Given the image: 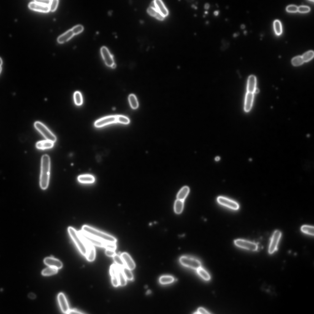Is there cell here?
I'll list each match as a JSON object with an SVG mask.
<instances>
[{"label": "cell", "instance_id": "obj_1", "mask_svg": "<svg viewBox=\"0 0 314 314\" xmlns=\"http://www.w3.org/2000/svg\"><path fill=\"white\" fill-rule=\"evenodd\" d=\"M51 161L49 156L47 154L43 156L41 162V170L40 176V184L43 190L47 189L50 181Z\"/></svg>", "mask_w": 314, "mask_h": 314}, {"label": "cell", "instance_id": "obj_2", "mask_svg": "<svg viewBox=\"0 0 314 314\" xmlns=\"http://www.w3.org/2000/svg\"><path fill=\"white\" fill-rule=\"evenodd\" d=\"M82 230L86 233L106 242L116 243L117 239L113 236L88 225H84Z\"/></svg>", "mask_w": 314, "mask_h": 314}, {"label": "cell", "instance_id": "obj_3", "mask_svg": "<svg viewBox=\"0 0 314 314\" xmlns=\"http://www.w3.org/2000/svg\"><path fill=\"white\" fill-rule=\"evenodd\" d=\"M68 231L72 240L76 245L80 253L86 256L88 251V248L86 243L77 231L72 227H69Z\"/></svg>", "mask_w": 314, "mask_h": 314}, {"label": "cell", "instance_id": "obj_4", "mask_svg": "<svg viewBox=\"0 0 314 314\" xmlns=\"http://www.w3.org/2000/svg\"><path fill=\"white\" fill-rule=\"evenodd\" d=\"M34 126L35 128L46 139L54 143L56 142V136L45 125L39 121L35 122Z\"/></svg>", "mask_w": 314, "mask_h": 314}, {"label": "cell", "instance_id": "obj_5", "mask_svg": "<svg viewBox=\"0 0 314 314\" xmlns=\"http://www.w3.org/2000/svg\"><path fill=\"white\" fill-rule=\"evenodd\" d=\"M79 233L86 244H89L98 247L104 248L106 242L85 233L82 230H80Z\"/></svg>", "mask_w": 314, "mask_h": 314}, {"label": "cell", "instance_id": "obj_6", "mask_svg": "<svg viewBox=\"0 0 314 314\" xmlns=\"http://www.w3.org/2000/svg\"><path fill=\"white\" fill-rule=\"evenodd\" d=\"M180 262L184 266L197 270L201 267L200 262L196 259L187 256H182L179 259Z\"/></svg>", "mask_w": 314, "mask_h": 314}, {"label": "cell", "instance_id": "obj_7", "mask_svg": "<svg viewBox=\"0 0 314 314\" xmlns=\"http://www.w3.org/2000/svg\"><path fill=\"white\" fill-rule=\"evenodd\" d=\"M282 235V232L279 230H276L273 232L271 238L269 248V253L270 254H272L277 251L278 243Z\"/></svg>", "mask_w": 314, "mask_h": 314}, {"label": "cell", "instance_id": "obj_8", "mask_svg": "<svg viewBox=\"0 0 314 314\" xmlns=\"http://www.w3.org/2000/svg\"><path fill=\"white\" fill-rule=\"evenodd\" d=\"M234 243L235 245L237 247L249 251H256L258 249L257 243L247 240L238 239L235 240Z\"/></svg>", "mask_w": 314, "mask_h": 314}, {"label": "cell", "instance_id": "obj_9", "mask_svg": "<svg viewBox=\"0 0 314 314\" xmlns=\"http://www.w3.org/2000/svg\"><path fill=\"white\" fill-rule=\"evenodd\" d=\"M217 200L220 204L232 210H237L239 209V205L237 202L225 197L219 196L218 197Z\"/></svg>", "mask_w": 314, "mask_h": 314}, {"label": "cell", "instance_id": "obj_10", "mask_svg": "<svg viewBox=\"0 0 314 314\" xmlns=\"http://www.w3.org/2000/svg\"><path fill=\"white\" fill-rule=\"evenodd\" d=\"M117 123L116 115L106 116L97 120L94 125L96 127L101 128L106 126Z\"/></svg>", "mask_w": 314, "mask_h": 314}, {"label": "cell", "instance_id": "obj_11", "mask_svg": "<svg viewBox=\"0 0 314 314\" xmlns=\"http://www.w3.org/2000/svg\"><path fill=\"white\" fill-rule=\"evenodd\" d=\"M101 53L106 65L108 67H112L115 63L113 57L108 49L104 46L101 49Z\"/></svg>", "mask_w": 314, "mask_h": 314}, {"label": "cell", "instance_id": "obj_12", "mask_svg": "<svg viewBox=\"0 0 314 314\" xmlns=\"http://www.w3.org/2000/svg\"><path fill=\"white\" fill-rule=\"evenodd\" d=\"M150 7H154L162 15L165 17L168 15V11L163 2L160 0H155L151 3Z\"/></svg>", "mask_w": 314, "mask_h": 314}, {"label": "cell", "instance_id": "obj_13", "mask_svg": "<svg viewBox=\"0 0 314 314\" xmlns=\"http://www.w3.org/2000/svg\"><path fill=\"white\" fill-rule=\"evenodd\" d=\"M31 9L44 13H47L50 10L49 6L39 3L35 1L30 2L28 5Z\"/></svg>", "mask_w": 314, "mask_h": 314}, {"label": "cell", "instance_id": "obj_14", "mask_svg": "<svg viewBox=\"0 0 314 314\" xmlns=\"http://www.w3.org/2000/svg\"><path fill=\"white\" fill-rule=\"evenodd\" d=\"M59 301L61 309L64 313H68L70 309L68 302L64 294L60 293L58 296Z\"/></svg>", "mask_w": 314, "mask_h": 314}, {"label": "cell", "instance_id": "obj_15", "mask_svg": "<svg viewBox=\"0 0 314 314\" xmlns=\"http://www.w3.org/2000/svg\"><path fill=\"white\" fill-rule=\"evenodd\" d=\"M121 256L126 267L131 270L135 269L136 265L135 262L128 254L124 253L121 254Z\"/></svg>", "mask_w": 314, "mask_h": 314}, {"label": "cell", "instance_id": "obj_16", "mask_svg": "<svg viewBox=\"0 0 314 314\" xmlns=\"http://www.w3.org/2000/svg\"><path fill=\"white\" fill-rule=\"evenodd\" d=\"M45 264L50 267L59 269L62 268L63 264L59 260L53 257H47L44 260Z\"/></svg>", "mask_w": 314, "mask_h": 314}, {"label": "cell", "instance_id": "obj_17", "mask_svg": "<svg viewBox=\"0 0 314 314\" xmlns=\"http://www.w3.org/2000/svg\"><path fill=\"white\" fill-rule=\"evenodd\" d=\"M254 98V94L247 92L245 98L244 110L246 112H248L251 109Z\"/></svg>", "mask_w": 314, "mask_h": 314}, {"label": "cell", "instance_id": "obj_18", "mask_svg": "<svg viewBox=\"0 0 314 314\" xmlns=\"http://www.w3.org/2000/svg\"><path fill=\"white\" fill-rule=\"evenodd\" d=\"M54 143L48 140L40 141L36 143V147L39 149L43 150L49 149L54 147Z\"/></svg>", "mask_w": 314, "mask_h": 314}, {"label": "cell", "instance_id": "obj_19", "mask_svg": "<svg viewBox=\"0 0 314 314\" xmlns=\"http://www.w3.org/2000/svg\"><path fill=\"white\" fill-rule=\"evenodd\" d=\"M257 79L253 75L250 76L248 79L247 90V92L254 94L256 89Z\"/></svg>", "mask_w": 314, "mask_h": 314}, {"label": "cell", "instance_id": "obj_20", "mask_svg": "<svg viewBox=\"0 0 314 314\" xmlns=\"http://www.w3.org/2000/svg\"><path fill=\"white\" fill-rule=\"evenodd\" d=\"M74 35L72 30H70L58 37L57 41L61 44L65 43L71 39Z\"/></svg>", "mask_w": 314, "mask_h": 314}, {"label": "cell", "instance_id": "obj_21", "mask_svg": "<svg viewBox=\"0 0 314 314\" xmlns=\"http://www.w3.org/2000/svg\"><path fill=\"white\" fill-rule=\"evenodd\" d=\"M86 244L88 248V251L85 257L88 261L92 262L95 260L96 257L95 248L94 246L89 244Z\"/></svg>", "mask_w": 314, "mask_h": 314}, {"label": "cell", "instance_id": "obj_22", "mask_svg": "<svg viewBox=\"0 0 314 314\" xmlns=\"http://www.w3.org/2000/svg\"><path fill=\"white\" fill-rule=\"evenodd\" d=\"M147 13L151 16L160 21L163 20L165 18L159 13L154 7L150 6L147 9Z\"/></svg>", "mask_w": 314, "mask_h": 314}, {"label": "cell", "instance_id": "obj_23", "mask_svg": "<svg viewBox=\"0 0 314 314\" xmlns=\"http://www.w3.org/2000/svg\"><path fill=\"white\" fill-rule=\"evenodd\" d=\"M78 181L81 183L92 184L95 181L94 177L89 175H81L78 178Z\"/></svg>", "mask_w": 314, "mask_h": 314}, {"label": "cell", "instance_id": "obj_24", "mask_svg": "<svg viewBox=\"0 0 314 314\" xmlns=\"http://www.w3.org/2000/svg\"><path fill=\"white\" fill-rule=\"evenodd\" d=\"M189 191L188 187L185 186L183 188L178 194L177 199L184 201L188 195Z\"/></svg>", "mask_w": 314, "mask_h": 314}, {"label": "cell", "instance_id": "obj_25", "mask_svg": "<svg viewBox=\"0 0 314 314\" xmlns=\"http://www.w3.org/2000/svg\"><path fill=\"white\" fill-rule=\"evenodd\" d=\"M301 230L302 232L305 234L314 236L313 226L307 225H303L301 227Z\"/></svg>", "mask_w": 314, "mask_h": 314}, {"label": "cell", "instance_id": "obj_26", "mask_svg": "<svg viewBox=\"0 0 314 314\" xmlns=\"http://www.w3.org/2000/svg\"><path fill=\"white\" fill-rule=\"evenodd\" d=\"M184 207V201L177 199L176 200L174 205V210L177 214L181 213L183 210Z\"/></svg>", "mask_w": 314, "mask_h": 314}, {"label": "cell", "instance_id": "obj_27", "mask_svg": "<svg viewBox=\"0 0 314 314\" xmlns=\"http://www.w3.org/2000/svg\"><path fill=\"white\" fill-rule=\"evenodd\" d=\"M74 99L75 104L77 106H80L83 103L82 94L79 91H75L74 94Z\"/></svg>", "mask_w": 314, "mask_h": 314}, {"label": "cell", "instance_id": "obj_28", "mask_svg": "<svg viewBox=\"0 0 314 314\" xmlns=\"http://www.w3.org/2000/svg\"><path fill=\"white\" fill-rule=\"evenodd\" d=\"M174 281L173 277L170 276H164L159 279V282L162 284H167L172 283Z\"/></svg>", "mask_w": 314, "mask_h": 314}, {"label": "cell", "instance_id": "obj_29", "mask_svg": "<svg viewBox=\"0 0 314 314\" xmlns=\"http://www.w3.org/2000/svg\"><path fill=\"white\" fill-rule=\"evenodd\" d=\"M129 101L131 107L134 109H137L138 107V103L135 95L132 94L129 96Z\"/></svg>", "mask_w": 314, "mask_h": 314}, {"label": "cell", "instance_id": "obj_30", "mask_svg": "<svg viewBox=\"0 0 314 314\" xmlns=\"http://www.w3.org/2000/svg\"><path fill=\"white\" fill-rule=\"evenodd\" d=\"M121 269L127 280L130 281H132L133 280V276L131 270L128 268L126 266L124 267Z\"/></svg>", "mask_w": 314, "mask_h": 314}, {"label": "cell", "instance_id": "obj_31", "mask_svg": "<svg viewBox=\"0 0 314 314\" xmlns=\"http://www.w3.org/2000/svg\"><path fill=\"white\" fill-rule=\"evenodd\" d=\"M197 270L199 275L204 280L208 281L210 280L211 276L205 270L201 268V267Z\"/></svg>", "mask_w": 314, "mask_h": 314}, {"label": "cell", "instance_id": "obj_32", "mask_svg": "<svg viewBox=\"0 0 314 314\" xmlns=\"http://www.w3.org/2000/svg\"><path fill=\"white\" fill-rule=\"evenodd\" d=\"M58 269L50 267L44 269L42 272V274L44 276H49L55 274L57 273Z\"/></svg>", "mask_w": 314, "mask_h": 314}, {"label": "cell", "instance_id": "obj_33", "mask_svg": "<svg viewBox=\"0 0 314 314\" xmlns=\"http://www.w3.org/2000/svg\"><path fill=\"white\" fill-rule=\"evenodd\" d=\"M114 262L120 268H123L125 267L124 262L121 256L117 254H115L113 257Z\"/></svg>", "mask_w": 314, "mask_h": 314}, {"label": "cell", "instance_id": "obj_34", "mask_svg": "<svg viewBox=\"0 0 314 314\" xmlns=\"http://www.w3.org/2000/svg\"><path fill=\"white\" fill-rule=\"evenodd\" d=\"M118 277L119 285L121 286H124L126 285L127 283V279L122 271L121 268H120L119 271Z\"/></svg>", "mask_w": 314, "mask_h": 314}, {"label": "cell", "instance_id": "obj_35", "mask_svg": "<svg viewBox=\"0 0 314 314\" xmlns=\"http://www.w3.org/2000/svg\"><path fill=\"white\" fill-rule=\"evenodd\" d=\"M117 123L121 124L127 125L130 123L129 119L126 116L122 115H116Z\"/></svg>", "mask_w": 314, "mask_h": 314}, {"label": "cell", "instance_id": "obj_36", "mask_svg": "<svg viewBox=\"0 0 314 314\" xmlns=\"http://www.w3.org/2000/svg\"><path fill=\"white\" fill-rule=\"evenodd\" d=\"M274 27L276 34L277 35H280L282 33V26L280 21L275 20L274 23Z\"/></svg>", "mask_w": 314, "mask_h": 314}, {"label": "cell", "instance_id": "obj_37", "mask_svg": "<svg viewBox=\"0 0 314 314\" xmlns=\"http://www.w3.org/2000/svg\"><path fill=\"white\" fill-rule=\"evenodd\" d=\"M120 268L116 264H113L110 267V274L111 277L118 275Z\"/></svg>", "mask_w": 314, "mask_h": 314}, {"label": "cell", "instance_id": "obj_38", "mask_svg": "<svg viewBox=\"0 0 314 314\" xmlns=\"http://www.w3.org/2000/svg\"><path fill=\"white\" fill-rule=\"evenodd\" d=\"M314 56V52L312 51H308L302 56L304 62H308L311 60Z\"/></svg>", "mask_w": 314, "mask_h": 314}, {"label": "cell", "instance_id": "obj_39", "mask_svg": "<svg viewBox=\"0 0 314 314\" xmlns=\"http://www.w3.org/2000/svg\"><path fill=\"white\" fill-rule=\"evenodd\" d=\"M304 62L301 56L296 57L293 59L292 60V64L295 66H300Z\"/></svg>", "mask_w": 314, "mask_h": 314}, {"label": "cell", "instance_id": "obj_40", "mask_svg": "<svg viewBox=\"0 0 314 314\" xmlns=\"http://www.w3.org/2000/svg\"><path fill=\"white\" fill-rule=\"evenodd\" d=\"M84 29L82 26L78 25L74 27L71 30L74 35H77L82 32Z\"/></svg>", "mask_w": 314, "mask_h": 314}, {"label": "cell", "instance_id": "obj_41", "mask_svg": "<svg viewBox=\"0 0 314 314\" xmlns=\"http://www.w3.org/2000/svg\"><path fill=\"white\" fill-rule=\"evenodd\" d=\"M58 0H52L51 1L49 5L50 10L51 11H54L56 10L59 4Z\"/></svg>", "mask_w": 314, "mask_h": 314}, {"label": "cell", "instance_id": "obj_42", "mask_svg": "<svg viewBox=\"0 0 314 314\" xmlns=\"http://www.w3.org/2000/svg\"><path fill=\"white\" fill-rule=\"evenodd\" d=\"M104 248L106 249L113 250L115 251L116 249V243L105 242Z\"/></svg>", "mask_w": 314, "mask_h": 314}, {"label": "cell", "instance_id": "obj_43", "mask_svg": "<svg viewBox=\"0 0 314 314\" xmlns=\"http://www.w3.org/2000/svg\"><path fill=\"white\" fill-rule=\"evenodd\" d=\"M112 282L114 287H117L119 285L118 275L112 276Z\"/></svg>", "mask_w": 314, "mask_h": 314}, {"label": "cell", "instance_id": "obj_44", "mask_svg": "<svg viewBox=\"0 0 314 314\" xmlns=\"http://www.w3.org/2000/svg\"><path fill=\"white\" fill-rule=\"evenodd\" d=\"M310 10L309 7L301 6L298 8V11L301 13H304L309 12Z\"/></svg>", "mask_w": 314, "mask_h": 314}, {"label": "cell", "instance_id": "obj_45", "mask_svg": "<svg viewBox=\"0 0 314 314\" xmlns=\"http://www.w3.org/2000/svg\"><path fill=\"white\" fill-rule=\"evenodd\" d=\"M286 9L289 12L295 13L298 10V7L294 5H290L287 7Z\"/></svg>", "mask_w": 314, "mask_h": 314}, {"label": "cell", "instance_id": "obj_46", "mask_svg": "<svg viewBox=\"0 0 314 314\" xmlns=\"http://www.w3.org/2000/svg\"><path fill=\"white\" fill-rule=\"evenodd\" d=\"M106 255L109 257H113L116 254L115 251L113 250L106 249L105 251Z\"/></svg>", "mask_w": 314, "mask_h": 314}, {"label": "cell", "instance_id": "obj_47", "mask_svg": "<svg viewBox=\"0 0 314 314\" xmlns=\"http://www.w3.org/2000/svg\"><path fill=\"white\" fill-rule=\"evenodd\" d=\"M42 4L49 6L51 1L49 0H37L35 1Z\"/></svg>", "mask_w": 314, "mask_h": 314}, {"label": "cell", "instance_id": "obj_48", "mask_svg": "<svg viewBox=\"0 0 314 314\" xmlns=\"http://www.w3.org/2000/svg\"><path fill=\"white\" fill-rule=\"evenodd\" d=\"M197 312L199 314H209V313L204 308L202 307H200L199 308L198 310H197Z\"/></svg>", "mask_w": 314, "mask_h": 314}, {"label": "cell", "instance_id": "obj_49", "mask_svg": "<svg viewBox=\"0 0 314 314\" xmlns=\"http://www.w3.org/2000/svg\"><path fill=\"white\" fill-rule=\"evenodd\" d=\"M68 314H83L84 313L78 310H70L68 311Z\"/></svg>", "mask_w": 314, "mask_h": 314}, {"label": "cell", "instance_id": "obj_50", "mask_svg": "<svg viewBox=\"0 0 314 314\" xmlns=\"http://www.w3.org/2000/svg\"><path fill=\"white\" fill-rule=\"evenodd\" d=\"M28 296L29 298H30L31 299H33L36 298V296L35 294L33 293H31L29 294Z\"/></svg>", "mask_w": 314, "mask_h": 314}, {"label": "cell", "instance_id": "obj_51", "mask_svg": "<svg viewBox=\"0 0 314 314\" xmlns=\"http://www.w3.org/2000/svg\"><path fill=\"white\" fill-rule=\"evenodd\" d=\"M210 7V5L208 3H206L204 5V8L206 9H207Z\"/></svg>", "mask_w": 314, "mask_h": 314}, {"label": "cell", "instance_id": "obj_52", "mask_svg": "<svg viewBox=\"0 0 314 314\" xmlns=\"http://www.w3.org/2000/svg\"><path fill=\"white\" fill-rule=\"evenodd\" d=\"M219 13V11L218 10H216L214 12V14L215 16H217L218 15Z\"/></svg>", "mask_w": 314, "mask_h": 314}, {"label": "cell", "instance_id": "obj_53", "mask_svg": "<svg viewBox=\"0 0 314 314\" xmlns=\"http://www.w3.org/2000/svg\"><path fill=\"white\" fill-rule=\"evenodd\" d=\"M220 157L218 156L216 157V158H215V160L217 161H219L220 160Z\"/></svg>", "mask_w": 314, "mask_h": 314}, {"label": "cell", "instance_id": "obj_54", "mask_svg": "<svg viewBox=\"0 0 314 314\" xmlns=\"http://www.w3.org/2000/svg\"><path fill=\"white\" fill-rule=\"evenodd\" d=\"M259 92V89H258L256 88L255 90L254 93H255V94H258V93Z\"/></svg>", "mask_w": 314, "mask_h": 314}, {"label": "cell", "instance_id": "obj_55", "mask_svg": "<svg viewBox=\"0 0 314 314\" xmlns=\"http://www.w3.org/2000/svg\"><path fill=\"white\" fill-rule=\"evenodd\" d=\"M241 29H244V28H245V25L244 24H242L241 25Z\"/></svg>", "mask_w": 314, "mask_h": 314}, {"label": "cell", "instance_id": "obj_56", "mask_svg": "<svg viewBox=\"0 0 314 314\" xmlns=\"http://www.w3.org/2000/svg\"><path fill=\"white\" fill-rule=\"evenodd\" d=\"M192 7L195 9H197V7L194 5H193L192 6Z\"/></svg>", "mask_w": 314, "mask_h": 314}, {"label": "cell", "instance_id": "obj_57", "mask_svg": "<svg viewBox=\"0 0 314 314\" xmlns=\"http://www.w3.org/2000/svg\"><path fill=\"white\" fill-rule=\"evenodd\" d=\"M116 67V65L114 63V64L112 66L111 68H114Z\"/></svg>", "mask_w": 314, "mask_h": 314}, {"label": "cell", "instance_id": "obj_58", "mask_svg": "<svg viewBox=\"0 0 314 314\" xmlns=\"http://www.w3.org/2000/svg\"><path fill=\"white\" fill-rule=\"evenodd\" d=\"M238 36V34L237 33H235L234 34L233 36L234 37H236Z\"/></svg>", "mask_w": 314, "mask_h": 314}, {"label": "cell", "instance_id": "obj_59", "mask_svg": "<svg viewBox=\"0 0 314 314\" xmlns=\"http://www.w3.org/2000/svg\"><path fill=\"white\" fill-rule=\"evenodd\" d=\"M2 62H3L2 61L1 58V67H1V66H2Z\"/></svg>", "mask_w": 314, "mask_h": 314}, {"label": "cell", "instance_id": "obj_60", "mask_svg": "<svg viewBox=\"0 0 314 314\" xmlns=\"http://www.w3.org/2000/svg\"><path fill=\"white\" fill-rule=\"evenodd\" d=\"M208 11H205V13L206 14H208Z\"/></svg>", "mask_w": 314, "mask_h": 314}]
</instances>
